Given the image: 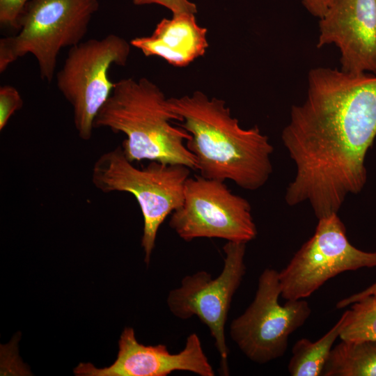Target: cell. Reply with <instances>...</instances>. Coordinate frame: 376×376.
Returning a JSON list of instances; mask_svg holds the SVG:
<instances>
[{
  "mask_svg": "<svg viewBox=\"0 0 376 376\" xmlns=\"http://www.w3.org/2000/svg\"><path fill=\"white\" fill-rule=\"evenodd\" d=\"M336 0H301L304 8L313 16L322 17Z\"/></svg>",
  "mask_w": 376,
  "mask_h": 376,
  "instance_id": "ffe728a7",
  "label": "cell"
},
{
  "mask_svg": "<svg viewBox=\"0 0 376 376\" xmlns=\"http://www.w3.org/2000/svg\"><path fill=\"white\" fill-rule=\"evenodd\" d=\"M118 347L117 358L110 366L97 368L91 363H80L75 373L79 376H166L182 370L200 376L215 375L196 333L188 336L180 352L173 354L166 345L139 343L134 329L126 327L120 334Z\"/></svg>",
  "mask_w": 376,
  "mask_h": 376,
  "instance_id": "8fae6325",
  "label": "cell"
},
{
  "mask_svg": "<svg viewBox=\"0 0 376 376\" xmlns=\"http://www.w3.org/2000/svg\"><path fill=\"white\" fill-rule=\"evenodd\" d=\"M132 2L136 6L158 4L171 10L173 15L197 13L196 4L189 0H132Z\"/></svg>",
  "mask_w": 376,
  "mask_h": 376,
  "instance_id": "d6986e66",
  "label": "cell"
},
{
  "mask_svg": "<svg viewBox=\"0 0 376 376\" xmlns=\"http://www.w3.org/2000/svg\"><path fill=\"white\" fill-rule=\"evenodd\" d=\"M372 295L375 297V299H376V290H375V291L373 292Z\"/></svg>",
  "mask_w": 376,
  "mask_h": 376,
  "instance_id": "7402d4cb",
  "label": "cell"
},
{
  "mask_svg": "<svg viewBox=\"0 0 376 376\" xmlns=\"http://www.w3.org/2000/svg\"><path fill=\"white\" fill-rule=\"evenodd\" d=\"M375 267L376 251L354 247L338 213H334L318 219L313 236L279 272L281 297L286 301L305 299L339 274Z\"/></svg>",
  "mask_w": 376,
  "mask_h": 376,
  "instance_id": "ba28073f",
  "label": "cell"
},
{
  "mask_svg": "<svg viewBox=\"0 0 376 376\" xmlns=\"http://www.w3.org/2000/svg\"><path fill=\"white\" fill-rule=\"evenodd\" d=\"M323 376H376V341H345L333 347Z\"/></svg>",
  "mask_w": 376,
  "mask_h": 376,
  "instance_id": "5bb4252c",
  "label": "cell"
},
{
  "mask_svg": "<svg viewBox=\"0 0 376 376\" xmlns=\"http://www.w3.org/2000/svg\"><path fill=\"white\" fill-rule=\"evenodd\" d=\"M130 46L123 38L109 34L70 48L56 80L58 89L72 107L80 139L91 138L95 116L114 87L109 70L113 65H126Z\"/></svg>",
  "mask_w": 376,
  "mask_h": 376,
  "instance_id": "8992f818",
  "label": "cell"
},
{
  "mask_svg": "<svg viewBox=\"0 0 376 376\" xmlns=\"http://www.w3.org/2000/svg\"><path fill=\"white\" fill-rule=\"evenodd\" d=\"M169 226L186 242L205 237L247 243L258 233L249 201L224 181L201 175L187 180L183 203L172 213Z\"/></svg>",
  "mask_w": 376,
  "mask_h": 376,
  "instance_id": "30bf717a",
  "label": "cell"
},
{
  "mask_svg": "<svg viewBox=\"0 0 376 376\" xmlns=\"http://www.w3.org/2000/svg\"><path fill=\"white\" fill-rule=\"evenodd\" d=\"M375 290H376V283L371 285L366 290L342 299L341 304L344 306H347L363 297L372 295Z\"/></svg>",
  "mask_w": 376,
  "mask_h": 376,
  "instance_id": "44dd1931",
  "label": "cell"
},
{
  "mask_svg": "<svg viewBox=\"0 0 376 376\" xmlns=\"http://www.w3.org/2000/svg\"><path fill=\"white\" fill-rule=\"evenodd\" d=\"M347 310L346 322L339 338L345 341H376V299L373 295L361 298Z\"/></svg>",
  "mask_w": 376,
  "mask_h": 376,
  "instance_id": "2e32d148",
  "label": "cell"
},
{
  "mask_svg": "<svg viewBox=\"0 0 376 376\" xmlns=\"http://www.w3.org/2000/svg\"><path fill=\"white\" fill-rule=\"evenodd\" d=\"M246 244L227 242L221 272L216 278L206 271L185 276L179 287L170 290L166 302L170 312L182 320L196 316L205 324L214 340L220 358V373L228 375L229 350L225 325L233 297L246 273Z\"/></svg>",
  "mask_w": 376,
  "mask_h": 376,
  "instance_id": "9c48e42d",
  "label": "cell"
},
{
  "mask_svg": "<svg viewBox=\"0 0 376 376\" xmlns=\"http://www.w3.org/2000/svg\"><path fill=\"white\" fill-rule=\"evenodd\" d=\"M207 29L199 26L195 14L164 18L149 36L136 37L130 45L146 56H159L175 67H185L203 56L208 47Z\"/></svg>",
  "mask_w": 376,
  "mask_h": 376,
  "instance_id": "4fadbf2b",
  "label": "cell"
},
{
  "mask_svg": "<svg viewBox=\"0 0 376 376\" xmlns=\"http://www.w3.org/2000/svg\"><path fill=\"white\" fill-rule=\"evenodd\" d=\"M345 311L338 322L320 338L311 341L307 338L298 340L292 348V357L288 370L292 376H319L334 347L336 340L346 322Z\"/></svg>",
  "mask_w": 376,
  "mask_h": 376,
  "instance_id": "9a60e30c",
  "label": "cell"
},
{
  "mask_svg": "<svg viewBox=\"0 0 376 376\" xmlns=\"http://www.w3.org/2000/svg\"><path fill=\"white\" fill-rule=\"evenodd\" d=\"M190 170L182 164L156 161L138 169L126 157L122 146L103 153L93 164L91 178L97 189L128 192L137 201L143 218L141 246L147 265L160 226L183 203Z\"/></svg>",
  "mask_w": 376,
  "mask_h": 376,
  "instance_id": "277c9868",
  "label": "cell"
},
{
  "mask_svg": "<svg viewBox=\"0 0 376 376\" xmlns=\"http://www.w3.org/2000/svg\"><path fill=\"white\" fill-rule=\"evenodd\" d=\"M281 295L279 272L265 269L258 278L253 300L230 325V338L254 363L264 364L283 356L290 336L311 314L304 299L287 300L281 305Z\"/></svg>",
  "mask_w": 376,
  "mask_h": 376,
  "instance_id": "52a82bcc",
  "label": "cell"
},
{
  "mask_svg": "<svg viewBox=\"0 0 376 376\" xmlns=\"http://www.w3.org/2000/svg\"><path fill=\"white\" fill-rule=\"evenodd\" d=\"M98 9L97 0H29L19 18L18 33L0 40V72L30 54L41 79L51 82L61 50L82 41Z\"/></svg>",
  "mask_w": 376,
  "mask_h": 376,
  "instance_id": "5b68a950",
  "label": "cell"
},
{
  "mask_svg": "<svg viewBox=\"0 0 376 376\" xmlns=\"http://www.w3.org/2000/svg\"><path fill=\"white\" fill-rule=\"evenodd\" d=\"M331 44L340 70L376 75V0H336L319 21L318 47Z\"/></svg>",
  "mask_w": 376,
  "mask_h": 376,
  "instance_id": "7c38bea8",
  "label": "cell"
},
{
  "mask_svg": "<svg viewBox=\"0 0 376 376\" xmlns=\"http://www.w3.org/2000/svg\"><path fill=\"white\" fill-rule=\"evenodd\" d=\"M23 106V100L16 88L4 85L0 88V130L4 129L13 113Z\"/></svg>",
  "mask_w": 376,
  "mask_h": 376,
  "instance_id": "e0dca14e",
  "label": "cell"
},
{
  "mask_svg": "<svg viewBox=\"0 0 376 376\" xmlns=\"http://www.w3.org/2000/svg\"><path fill=\"white\" fill-rule=\"evenodd\" d=\"M182 118L170 107L160 88L146 78L120 79L94 120V128L123 133L122 148L131 162L141 160L182 164L197 170L186 142L191 137L183 127L171 124Z\"/></svg>",
  "mask_w": 376,
  "mask_h": 376,
  "instance_id": "3957f363",
  "label": "cell"
},
{
  "mask_svg": "<svg viewBox=\"0 0 376 376\" xmlns=\"http://www.w3.org/2000/svg\"><path fill=\"white\" fill-rule=\"evenodd\" d=\"M29 0H0V23L1 26L19 29V18Z\"/></svg>",
  "mask_w": 376,
  "mask_h": 376,
  "instance_id": "ac0fdd59",
  "label": "cell"
},
{
  "mask_svg": "<svg viewBox=\"0 0 376 376\" xmlns=\"http://www.w3.org/2000/svg\"><path fill=\"white\" fill-rule=\"evenodd\" d=\"M169 102L182 118L179 126L191 136L186 146L201 176L230 180L246 190L267 182L272 173L274 148L258 126L242 128L223 100L209 98L200 91Z\"/></svg>",
  "mask_w": 376,
  "mask_h": 376,
  "instance_id": "7a4b0ae2",
  "label": "cell"
},
{
  "mask_svg": "<svg viewBox=\"0 0 376 376\" xmlns=\"http://www.w3.org/2000/svg\"><path fill=\"white\" fill-rule=\"evenodd\" d=\"M376 136V75L318 67L303 103L293 105L281 139L296 166L285 199L318 219L338 213L367 181L365 159Z\"/></svg>",
  "mask_w": 376,
  "mask_h": 376,
  "instance_id": "6da1fadb",
  "label": "cell"
}]
</instances>
